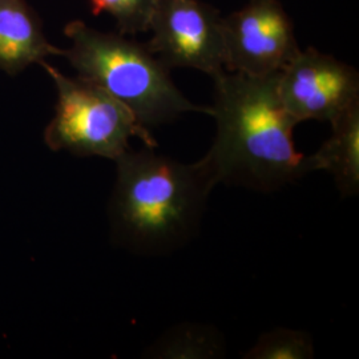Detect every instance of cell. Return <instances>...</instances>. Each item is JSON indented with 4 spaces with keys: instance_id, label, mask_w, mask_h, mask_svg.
I'll use <instances>...</instances> for the list:
<instances>
[{
    "instance_id": "52a82bcc",
    "label": "cell",
    "mask_w": 359,
    "mask_h": 359,
    "mask_svg": "<svg viewBox=\"0 0 359 359\" xmlns=\"http://www.w3.org/2000/svg\"><path fill=\"white\" fill-rule=\"evenodd\" d=\"M278 93L297 124L308 120L333 123L359 103V75L354 67L308 47L278 74Z\"/></svg>"
},
{
    "instance_id": "3957f363",
    "label": "cell",
    "mask_w": 359,
    "mask_h": 359,
    "mask_svg": "<svg viewBox=\"0 0 359 359\" xmlns=\"http://www.w3.org/2000/svg\"><path fill=\"white\" fill-rule=\"evenodd\" d=\"M69 47L63 57L77 72L124 104L147 128L167 124L180 116L201 112L210 116V107L188 100L170 79L147 44L123 34L103 32L72 20L65 27Z\"/></svg>"
},
{
    "instance_id": "8992f818",
    "label": "cell",
    "mask_w": 359,
    "mask_h": 359,
    "mask_svg": "<svg viewBox=\"0 0 359 359\" xmlns=\"http://www.w3.org/2000/svg\"><path fill=\"white\" fill-rule=\"evenodd\" d=\"M225 69L250 76L280 74L299 52L294 26L280 0H248L222 19Z\"/></svg>"
},
{
    "instance_id": "ba28073f",
    "label": "cell",
    "mask_w": 359,
    "mask_h": 359,
    "mask_svg": "<svg viewBox=\"0 0 359 359\" xmlns=\"http://www.w3.org/2000/svg\"><path fill=\"white\" fill-rule=\"evenodd\" d=\"M63 50L46 36L41 20L26 0H0V71L16 76Z\"/></svg>"
},
{
    "instance_id": "30bf717a",
    "label": "cell",
    "mask_w": 359,
    "mask_h": 359,
    "mask_svg": "<svg viewBox=\"0 0 359 359\" xmlns=\"http://www.w3.org/2000/svg\"><path fill=\"white\" fill-rule=\"evenodd\" d=\"M152 359H216L225 357L224 337L213 326L181 323L158 337L144 353Z\"/></svg>"
},
{
    "instance_id": "5b68a950",
    "label": "cell",
    "mask_w": 359,
    "mask_h": 359,
    "mask_svg": "<svg viewBox=\"0 0 359 359\" xmlns=\"http://www.w3.org/2000/svg\"><path fill=\"white\" fill-rule=\"evenodd\" d=\"M222 19L201 0H157L147 47L169 69L192 68L215 77L225 71Z\"/></svg>"
},
{
    "instance_id": "9c48e42d",
    "label": "cell",
    "mask_w": 359,
    "mask_h": 359,
    "mask_svg": "<svg viewBox=\"0 0 359 359\" xmlns=\"http://www.w3.org/2000/svg\"><path fill=\"white\" fill-rule=\"evenodd\" d=\"M332 136L314 154L308 156L311 172L325 170L344 197L359 193V103L351 105L333 123Z\"/></svg>"
},
{
    "instance_id": "6da1fadb",
    "label": "cell",
    "mask_w": 359,
    "mask_h": 359,
    "mask_svg": "<svg viewBox=\"0 0 359 359\" xmlns=\"http://www.w3.org/2000/svg\"><path fill=\"white\" fill-rule=\"evenodd\" d=\"M213 81L216 137L205 156L217 184L274 192L310 173L308 156L295 149L297 121L281 102L278 74L225 69Z\"/></svg>"
},
{
    "instance_id": "8fae6325",
    "label": "cell",
    "mask_w": 359,
    "mask_h": 359,
    "mask_svg": "<svg viewBox=\"0 0 359 359\" xmlns=\"http://www.w3.org/2000/svg\"><path fill=\"white\" fill-rule=\"evenodd\" d=\"M245 359H311L314 344L308 332L277 327L262 334L244 355Z\"/></svg>"
},
{
    "instance_id": "7c38bea8",
    "label": "cell",
    "mask_w": 359,
    "mask_h": 359,
    "mask_svg": "<svg viewBox=\"0 0 359 359\" xmlns=\"http://www.w3.org/2000/svg\"><path fill=\"white\" fill-rule=\"evenodd\" d=\"M156 3L157 0H90L92 13L109 15L123 35L148 32Z\"/></svg>"
},
{
    "instance_id": "7a4b0ae2",
    "label": "cell",
    "mask_w": 359,
    "mask_h": 359,
    "mask_svg": "<svg viewBox=\"0 0 359 359\" xmlns=\"http://www.w3.org/2000/svg\"><path fill=\"white\" fill-rule=\"evenodd\" d=\"M115 161L109 218L117 244L156 256L194 237L209 194L217 185L206 156L187 164L145 147L129 148Z\"/></svg>"
},
{
    "instance_id": "277c9868",
    "label": "cell",
    "mask_w": 359,
    "mask_h": 359,
    "mask_svg": "<svg viewBox=\"0 0 359 359\" xmlns=\"http://www.w3.org/2000/svg\"><path fill=\"white\" fill-rule=\"evenodd\" d=\"M40 65L51 77L57 95L55 115L44 130L50 149L115 161L128 151L132 139L157 148L151 129L109 93L81 77L65 76L47 62Z\"/></svg>"
}]
</instances>
